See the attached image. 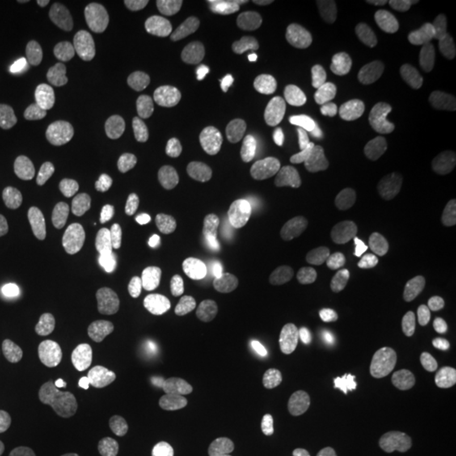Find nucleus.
I'll return each instance as SVG.
<instances>
[{"label": "nucleus", "instance_id": "obj_1", "mask_svg": "<svg viewBox=\"0 0 456 456\" xmlns=\"http://www.w3.org/2000/svg\"><path fill=\"white\" fill-rule=\"evenodd\" d=\"M169 36L178 56L186 65L210 63L218 48V31L212 17L195 5H183L171 14Z\"/></svg>", "mask_w": 456, "mask_h": 456}, {"label": "nucleus", "instance_id": "obj_2", "mask_svg": "<svg viewBox=\"0 0 456 456\" xmlns=\"http://www.w3.org/2000/svg\"><path fill=\"white\" fill-rule=\"evenodd\" d=\"M147 273L146 252L137 244L117 240L102 247L92 262V274L98 286L120 293L131 289Z\"/></svg>", "mask_w": 456, "mask_h": 456}, {"label": "nucleus", "instance_id": "obj_3", "mask_svg": "<svg viewBox=\"0 0 456 456\" xmlns=\"http://www.w3.org/2000/svg\"><path fill=\"white\" fill-rule=\"evenodd\" d=\"M147 97L167 122H181L191 110V92L180 65L163 60L147 75Z\"/></svg>", "mask_w": 456, "mask_h": 456}, {"label": "nucleus", "instance_id": "obj_4", "mask_svg": "<svg viewBox=\"0 0 456 456\" xmlns=\"http://www.w3.org/2000/svg\"><path fill=\"white\" fill-rule=\"evenodd\" d=\"M444 271L429 254H412L401 265L399 284L409 303L418 310H433L440 303L444 289Z\"/></svg>", "mask_w": 456, "mask_h": 456}, {"label": "nucleus", "instance_id": "obj_5", "mask_svg": "<svg viewBox=\"0 0 456 456\" xmlns=\"http://www.w3.org/2000/svg\"><path fill=\"white\" fill-rule=\"evenodd\" d=\"M100 39L120 58L139 63L146 58L147 45L144 33L129 11L110 5L98 20Z\"/></svg>", "mask_w": 456, "mask_h": 456}, {"label": "nucleus", "instance_id": "obj_6", "mask_svg": "<svg viewBox=\"0 0 456 456\" xmlns=\"http://www.w3.org/2000/svg\"><path fill=\"white\" fill-rule=\"evenodd\" d=\"M362 184L342 171L316 175L308 184V201L322 213L343 215L355 210L362 200Z\"/></svg>", "mask_w": 456, "mask_h": 456}, {"label": "nucleus", "instance_id": "obj_7", "mask_svg": "<svg viewBox=\"0 0 456 456\" xmlns=\"http://www.w3.org/2000/svg\"><path fill=\"white\" fill-rule=\"evenodd\" d=\"M289 54L294 65L320 75H331L345 63L342 45L335 37L316 31L296 36Z\"/></svg>", "mask_w": 456, "mask_h": 456}, {"label": "nucleus", "instance_id": "obj_8", "mask_svg": "<svg viewBox=\"0 0 456 456\" xmlns=\"http://www.w3.org/2000/svg\"><path fill=\"white\" fill-rule=\"evenodd\" d=\"M69 196L73 208L90 222L105 216L110 207L109 181L94 167H82L73 175Z\"/></svg>", "mask_w": 456, "mask_h": 456}, {"label": "nucleus", "instance_id": "obj_9", "mask_svg": "<svg viewBox=\"0 0 456 456\" xmlns=\"http://www.w3.org/2000/svg\"><path fill=\"white\" fill-rule=\"evenodd\" d=\"M363 118L369 126L379 129L399 127L409 114V95L397 83L382 85L363 103Z\"/></svg>", "mask_w": 456, "mask_h": 456}, {"label": "nucleus", "instance_id": "obj_10", "mask_svg": "<svg viewBox=\"0 0 456 456\" xmlns=\"http://www.w3.org/2000/svg\"><path fill=\"white\" fill-rule=\"evenodd\" d=\"M28 340L37 357L51 362L65 359L71 346L65 323L51 311L34 314L28 328Z\"/></svg>", "mask_w": 456, "mask_h": 456}, {"label": "nucleus", "instance_id": "obj_11", "mask_svg": "<svg viewBox=\"0 0 456 456\" xmlns=\"http://www.w3.org/2000/svg\"><path fill=\"white\" fill-rule=\"evenodd\" d=\"M375 348L386 359L397 363H414L423 357L424 342L412 328L399 323H384L375 330Z\"/></svg>", "mask_w": 456, "mask_h": 456}, {"label": "nucleus", "instance_id": "obj_12", "mask_svg": "<svg viewBox=\"0 0 456 456\" xmlns=\"http://www.w3.org/2000/svg\"><path fill=\"white\" fill-rule=\"evenodd\" d=\"M397 53L399 41L392 34H379L343 66L342 78L348 83L362 80L375 71L391 65Z\"/></svg>", "mask_w": 456, "mask_h": 456}, {"label": "nucleus", "instance_id": "obj_13", "mask_svg": "<svg viewBox=\"0 0 456 456\" xmlns=\"http://www.w3.org/2000/svg\"><path fill=\"white\" fill-rule=\"evenodd\" d=\"M250 261V244L242 232L227 230L215 237L210 247V262L216 276H240Z\"/></svg>", "mask_w": 456, "mask_h": 456}, {"label": "nucleus", "instance_id": "obj_14", "mask_svg": "<svg viewBox=\"0 0 456 456\" xmlns=\"http://www.w3.org/2000/svg\"><path fill=\"white\" fill-rule=\"evenodd\" d=\"M316 359L331 379H345L359 363L355 345L342 331H326L316 343Z\"/></svg>", "mask_w": 456, "mask_h": 456}, {"label": "nucleus", "instance_id": "obj_15", "mask_svg": "<svg viewBox=\"0 0 456 456\" xmlns=\"http://www.w3.org/2000/svg\"><path fill=\"white\" fill-rule=\"evenodd\" d=\"M94 158L98 166L110 173H126L135 166L132 154V132L126 126H115L102 134L94 147Z\"/></svg>", "mask_w": 456, "mask_h": 456}, {"label": "nucleus", "instance_id": "obj_16", "mask_svg": "<svg viewBox=\"0 0 456 456\" xmlns=\"http://www.w3.org/2000/svg\"><path fill=\"white\" fill-rule=\"evenodd\" d=\"M5 399L17 418H36L46 403V394L39 380L28 374H12L5 382Z\"/></svg>", "mask_w": 456, "mask_h": 456}, {"label": "nucleus", "instance_id": "obj_17", "mask_svg": "<svg viewBox=\"0 0 456 456\" xmlns=\"http://www.w3.org/2000/svg\"><path fill=\"white\" fill-rule=\"evenodd\" d=\"M139 426V412L129 404L115 406L103 429V443L112 456H126L132 448V443Z\"/></svg>", "mask_w": 456, "mask_h": 456}, {"label": "nucleus", "instance_id": "obj_18", "mask_svg": "<svg viewBox=\"0 0 456 456\" xmlns=\"http://www.w3.org/2000/svg\"><path fill=\"white\" fill-rule=\"evenodd\" d=\"M34 245V235L28 218L12 208H0V256L19 259Z\"/></svg>", "mask_w": 456, "mask_h": 456}, {"label": "nucleus", "instance_id": "obj_19", "mask_svg": "<svg viewBox=\"0 0 456 456\" xmlns=\"http://www.w3.org/2000/svg\"><path fill=\"white\" fill-rule=\"evenodd\" d=\"M183 397L180 391L169 386L158 387L147 395L142 411V419L147 429L154 433H163L171 424L178 421L181 416Z\"/></svg>", "mask_w": 456, "mask_h": 456}, {"label": "nucleus", "instance_id": "obj_20", "mask_svg": "<svg viewBox=\"0 0 456 456\" xmlns=\"http://www.w3.org/2000/svg\"><path fill=\"white\" fill-rule=\"evenodd\" d=\"M51 109L54 122L66 132L78 131L82 127L86 107L80 88L71 82H60L51 97Z\"/></svg>", "mask_w": 456, "mask_h": 456}, {"label": "nucleus", "instance_id": "obj_21", "mask_svg": "<svg viewBox=\"0 0 456 456\" xmlns=\"http://www.w3.org/2000/svg\"><path fill=\"white\" fill-rule=\"evenodd\" d=\"M301 164L299 152L294 147L273 142L262 147L256 156V169L265 180L282 183L289 180Z\"/></svg>", "mask_w": 456, "mask_h": 456}, {"label": "nucleus", "instance_id": "obj_22", "mask_svg": "<svg viewBox=\"0 0 456 456\" xmlns=\"http://www.w3.org/2000/svg\"><path fill=\"white\" fill-rule=\"evenodd\" d=\"M107 107L117 120L135 124L146 117L151 102L146 88L139 83H122L109 94Z\"/></svg>", "mask_w": 456, "mask_h": 456}, {"label": "nucleus", "instance_id": "obj_23", "mask_svg": "<svg viewBox=\"0 0 456 456\" xmlns=\"http://www.w3.org/2000/svg\"><path fill=\"white\" fill-rule=\"evenodd\" d=\"M274 225L282 237H297L308 224V208L305 196L293 190L277 193L273 203Z\"/></svg>", "mask_w": 456, "mask_h": 456}, {"label": "nucleus", "instance_id": "obj_24", "mask_svg": "<svg viewBox=\"0 0 456 456\" xmlns=\"http://www.w3.org/2000/svg\"><path fill=\"white\" fill-rule=\"evenodd\" d=\"M365 2L362 0H314L313 12L318 22L335 33L348 31L363 14Z\"/></svg>", "mask_w": 456, "mask_h": 456}, {"label": "nucleus", "instance_id": "obj_25", "mask_svg": "<svg viewBox=\"0 0 456 456\" xmlns=\"http://www.w3.org/2000/svg\"><path fill=\"white\" fill-rule=\"evenodd\" d=\"M265 259L269 274L277 284H293L297 277V264L291 247L276 233L265 237Z\"/></svg>", "mask_w": 456, "mask_h": 456}, {"label": "nucleus", "instance_id": "obj_26", "mask_svg": "<svg viewBox=\"0 0 456 456\" xmlns=\"http://www.w3.org/2000/svg\"><path fill=\"white\" fill-rule=\"evenodd\" d=\"M56 438L63 456H92L86 428L75 414H61L58 418Z\"/></svg>", "mask_w": 456, "mask_h": 456}, {"label": "nucleus", "instance_id": "obj_27", "mask_svg": "<svg viewBox=\"0 0 456 456\" xmlns=\"http://www.w3.org/2000/svg\"><path fill=\"white\" fill-rule=\"evenodd\" d=\"M274 326L273 313L261 306L245 308L235 322V337L244 346L265 338Z\"/></svg>", "mask_w": 456, "mask_h": 456}, {"label": "nucleus", "instance_id": "obj_28", "mask_svg": "<svg viewBox=\"0 0 456 456\" xmlns=\"http://www.w3.org/2000/svg\"><path fill=\"white\" fill-rule=\"evenodd\" d=\"M109 342H110V337L105 326L98 323L86 326L83 330L82 337L78 340L75 355H73V367L78 372L88 370L94 365V362L105 352Z\"/></svg>", "mask_w": 456, "mask_h": 456}, {"label": "nucleus", "instance_id": "obj_29", "mask_svg": "<svg viewBox=\"0 0 456 456\" xmlns=\"http://www.w3.org/2000/svg\"><path fill=\"white\" fill-rule=\"evenodd\" d=\"M94 230V222L82 216L73 207L61 208L56 213L48 225L49 237L53 240H82Z\"/></svg>", "mask_w": 456, "mask_h": 456}, {"label": "nucleus", "instance_id": "obj_30", "mask_svg": "<svg viewBox=\"0 0 456 456\" xmlns=\"http://www.w3.org/2000/svg\"><path fill=\"white\" fill-rule=\"evenodd\" d=\"M118 379L127 391L141 395L156 384L158 369L151 360L129 357L120 363Z\"/></svg>", "mask_w": 456, "mask_h": 456}, {"label": "nucleus", "instance_id": "obj_31", "mask_svg": "<svg viewBox=\"0 0 456 456\" xmlns=\"http://www.w3.org/2000/svg\"><path fill=\"white\" fill-rule=\"evenodd\" d=\"M311 448L316 456H352V440L338 429L316 428L311 435Z\"/></svg>", "mask_w": 456, "mask_h": 456}, {"label": "nucleus", "instance_id": "obj_32", "mask_svg": "<svg viewBox=\"0 0 456 456\" xmlns=\"http://www.w3.org/2000/svg\"><path fill=\"white\" fill-rule=\"evenodd\" d=\"M363 291L355 277L343 276L337 281L331 293V306L333 310L342 314H357L363 306Z\"/></svg>", "mask_w": 456, "mask_h": 456}, {"label": "nucleus", "instance_id": "obj_33", "mask_svg": "<svg viewBox=\"0 0 456 456\" xmlns=\"http://www.w3.org/2000/svg\"><path fill=\"white\" fill-rule=\"evenodd\" d=\"M416 5L426 26L456 29V0H418Z\"/></svg>", "mask_w": 456, "mask_h": 456}, {"label": "nucleus", "instance_id": "obj_34", "mask_svg": "<svg viewBox=\"0 0 456 456\" xmlns=\"http://www.w3.org/2000/svg\"><path fill=\"white\" fill-rule=\"evenodd\" d=\"M225 359L224 355L215 348H203L195 362L190 367V375L196 384L208 386L215 382L220 375L224 374Z\"/></svg>", "mask_w": 456, "mask_h": 456}, {"label": "nucleus", "instance_id": "obj_35", "mask_svg": "<svg viewBox=\"0 0 456 456\" xmlns=\"http://www.w3.org/2000/svg\"><path fill=\"white\" fill-rule=\"evenodd\" d=\"M277 408H279V397L273 387H261L250 411V426L256 431H265L276 418Z\"/></svg>", "mask_w": 456, "mask_h": 456}, {"label": "nucleus", "instance_id": "obj_36", "mask_svg": "<svg viewBox=\"0 0 456 456\" xmlns=\"http://www.w3.org/2000/svg\"><path fill=\"white\" fill-rule=\"evenodd\" d=\"M297 7L296 0H250L248 9L264 22H276L289 16Z\"/></svg>", "mask_w": 456, "mask_h": 456}, {"label": "nucleus", "instance_id": "obj_37", "mask_svg": "<svg viewBox=\"0 0 456 456\" xmlns=\"http://www.w3.org/2000/svg\"><path fill=\"white\" fill-rule=\"evenodd\" d=\"M228 416L225 411L220 409H212L205 414V419L201 424V436H200V444L203 448H208L210 444H215L216 441L222 440L227 435Z\"/></svg>", "mask_w": 456, "mask_h": 456}, {"label": "nucleus", "instance_id": "obj_38", "mask_svg": "<svg viewBox=\"0 0 456 456\" xmlns=\"http://www.w3.org/2000/svg\"><path fill=\"white\" fill-rule=\"evenodd\" d=\"M438 448H440L438 435L429 428H419L409 435L406 456H436Z\"/></svg>", "mask_w": 456, "mask_h": 456}, {"label": "nucleus", "instance_id": "obj_39", "mask_svg": "<svg viewBox=\"0 0 456 456\" xmlns=\"http://www.w3.org/2000/svg\"><path fill=\"white\" fill-rule=\"evenodd\" d=\"M53 129H54L53 118L49 115H41L22 131L19 141L22 146H37L48 139L53 134Z\"/></svg>", "mask_w": 456, "mask_h": 456}, {"label": "nucleus", "instance_id": "obj_40", "mask_svg": "<svg viewBox=\"0 0 456 456\" xmlns=\"http://www.w3.org/2000/svg\"><path fill=\"white\" fill-rule=\"evenodd\" d=\"M418 142H419V139H418V135H416L414 132L408 131V129L399 132V134L394 137V142H392V147H394V159H395V161H404V159H408L411 151L418 146Z\"/></svg>", "mask_w": 456, "mask_h": 456}, {"label": "nucleus", "instance_id": "obj_41", "mask_svg": "<svg viewBox=\"0 0 456 456\" xmlns=\"http://www.w3.org/2000/svg\"><path fill=\"white\" fill-rule=\"evenodd\" d=\"M271 440H273V443L276 444L279 450H289V448H294V446H297L301 443V433L296 428L288 426V428H282V429L276 431L271 436Z\"/></svg>", "mask_w": 456, "mask_h": 456}, {"label": "nucleus", "instance_id": "obj_42", "mask_svg": "<svg viewBox=\"0 0 456 456\" xmlns=\"http://www.w3.org/2000/svg\"><path fill=\"white\" fill-rule=\"evenodd\" d=\"M441 176L448 184H453L456 180V149L452 151L444 159H441Z\"/></svg>", "mask_w": 456, "mask_h": 456}, {"label": "nucleus", "instance_id": "obj_43", "mask_svg": "<svg viewBox=\"0 0 456 456\" xmlns=\"http://www.w3.org/2000/svg\"><path fill=\"white\" fill-rule=\"evenodd\" d=\"M0 456H17L14 440L4 429H0Z\"/></svg>", "mask_w": 456, "mask_h": 456}, {"label": "nucleus", "instance_id": "obj_44", "mask_svg": "<svg viewBox=\"0 0 456 456\" xmlns=\"http://www.w3.org/2000/svg\"><path fill=\"white\" fill-rule=\"evenodd\" d=\"M100 5L98 0H75L73 7L80 12V14H92L95 9Z\"/></svg>", "mask_w": 456, "mask_h": 456}, {"label": "nucleus", "instance_id": "obj_45", "mask_svg": "<svg viewBox=\"0 0 456 456\" xmlns=\"http://www.w3.org/2000/svg\"><path fill=\"white\" fill-rule=\"evenodd\" d=\"M135 456H166V453L158 446H146V448L139 450Z\"/></svg>", "mask_w": 456, "mask_h": 456}, {"label": "nucleus", "instance_id": "obj_46", "mask_svg": "<svg viewBox=\"0 0 456 456\" xmlns=\"http://www.w3.org/2000/svg\"><path fill=\"white\" fill-rule=\"evenodd\" d=\"M222 456H242V453L237 448H227Z\"/></svg>", "mask_w": 456, "mask_h": 456}, {"label": "nucleus", "instance_id": "obj_47", "mask_svg": "<svg viewBox=\"0 0 456 456\" xmlns=\"http://www.w3.org/2000/svg\"><path fill=\"white\" fill-rule=\"evenodd\" d=\"M58 4V0H46V2H41V0H37L36 2V5H41V7H48V5H56Z\"/></svg>", "mask_w": 456, "mask_h": 456}, {"label": "nucleus", "instance_id": "obj_48", "mask_svg": "<svg viewBox=\"0 0 456 456\" xmlns=\"http://www.w3.org/2000/svg\"><path fill=\"white\" fill-rule=\"evenodd\" d=\"M452 267H453V274L456 277V250L453 252V257H452Z\"/></svg>", "mask_w": 456, "mask_h": 456}, {"label": "nucleus", "instance_id": "obj_49", "mask_svg": "<svg viewBox=\"0 0 456 456\" xmlns=\"http://www.w3.org/2000/svg\"><path fill=\"white\" fill-rule=\"evenodd\" d=\"M455 429H456V424H455Z\"/></svg>", "mask_w": 456, "mask_h": 456}]
</instances>
